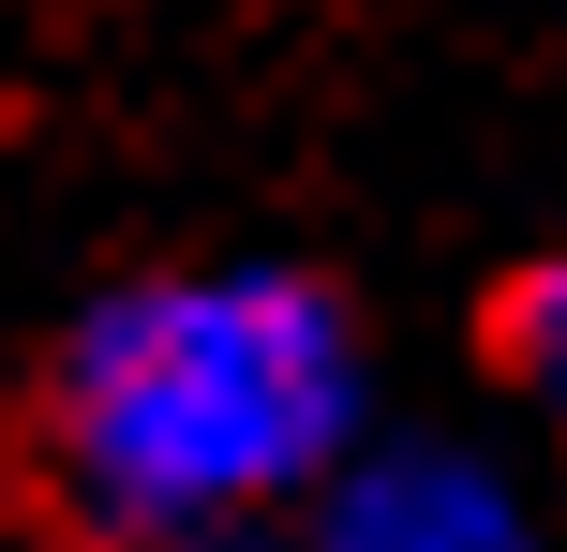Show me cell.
<instances>
[{
	"mask_svg": "<svg viewBox=\"0 0 567 552\" xmlns=\"http://www.w3.org/2000/svg\"><path fill=\"white\" fill-rule=\"evenodd\" d=\"M359 434V344L299 269H179L75 329L60 478L120 538H209L313 493Z\"/></svg>",
	"mask_w": 567,
	"mask_h": 552,
	"instance_id": "cell-1",
	"label": "cell"
},
{
	"mask_svg": "<svg viewBox=\"0 0 567 552\" xmlns=\"http://www.w3.org/2000/svg\"><path fill=\"white\" fill-rule=\"evenodd\" d=\"M313 552H523V508L478 448H373V464H329Z\"/></svg>",
	"mask_w": 567,
	"mask_h": 552,
	"instance_id": "cell-2",
	"label": "cell"
},
{
	"mask_svg": "<svg viewBox=\"0 0 567 552\" xmlns=\"http://www.w3.org/2000/svg\"><path fill=\"white\" fill-rule=\"evenodd\" d=\"M493 358H508V388L538 418H567V254H538L508 284V314H493Z\"/></svg>",
	"mask_w": 567,
	"mask_h": 552,
	"instance_id": "cell-3",
	"label": "cell"
}]
</instances>
